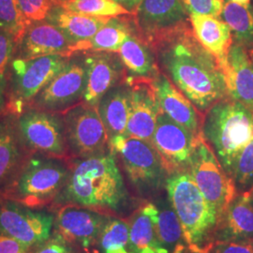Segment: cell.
Segmentation results:
<instances>
[{
    "mask_svg": "<svg viewBox=\"0 0 253 253\" xmlns=\"http://www.w3.org/2000/svg\"><path fill=\"white\" fill-rule=\"evenodd\" d=\"M249 50H253V48H252V49H249Z\"/></svg>",
    "mask_w": 253,
    "mask_h": 253,
    "instance_id": "cell-47",
    "label": "cell"
},
{
    "mask_svg": "<svg viewBox=\"0 0 253 253\" xmlns=\"http://www.w3.org/2000/svg\"><path fill=\"white\" fill-rule=\"evenodd\" d=\"M198 137L161 112L150 143L159 154L168 175L190 172L191 157Z\"/></svg>",
    "mask_w": 253,
    "mask_h": 253,
    "instance_id": "cell-14",
    "label": "cell"
},
{
    "mask_svg": "<svg viewBox=\"0 0 253 253\" xmlns=\"http://www.w3.org/2000/svg\"><path fill=\"white\" fill-rule=\"evenodd\" d=\"M249 50V49H248ZM250 51V54H251V55H252V57H253V50H249Z\"/></svg>",
    "mask_w": 253,
    "mask_h": 253,
    "instance_id": "cell-46",
    "label": "cell"
},
{
    "mask_svg": "<svg viewBox=\"0 0 253 253\" xmlns=\"http://www.w3.org/2000/svg\"><path fill=\"white\" fill-rule=\"evenodd\" d=\"M33 253H77V251L60 236L53 235L48 241L39 247Z\"/></svg>",
    "mask_w": 253,
    "mask_h": 253,
    "instance_id": "cell-39",
    "label": "cell"
},
{
    "mask_svg": "<svg viewBox=\"0 0 253 253\" xmlns=\"http://www.w3.org/2000/svg\"><path fill=\"white\" fill-rule=\"evenodd\" d=\"M109 19L77 13L54 5L46 20L58 27L73 46L94 36Z\"/></svg>",
    "mask_w": 253,
    "mask_h": 253,
    "instance_id": "cell-26",
    "label": "cell"
},
{
    "mask_svg": "<svg viewBox=\"0 0 253 253\" xmlns=\"http://www.w3.org/2000/svg\"><path fill=\"white\" fill-rule=\"evenodd\" d=\"M229 1H232L234 3L242 5V6H245V7H249L250 4H251V0H229Z\"/></svg>",
    "mask_w": 253,
    "mask_h": 253,
    "instance_id": "cell-43",
    "label": "cell"
},
{
    "mask_svg": "<svg viewBox=\"0 0 253 253\" xmlns=\"http://www.w3.org/2000/svg\"><path fill=\"white\" fill-rule=\"evenodd\" d=\"M97 107L109 141L116 136L126 135L129 118V92L126 81L108 91Z\"/></svg>",
    "mask_w": 253,
    "mask_h": 253,
    "instance_id": "cell-27",
    "label": "cell"
},
{
    "mask_svg": "<svg viewBox=\"0 0 253 253\" xmlns=\"http://www.w3.org/2000/svg\"><path fill=\"white\" fill-rule=\"evenodd\" d=\"M190 172L205 198L221 217L238 192L233 178L223 169L203 134L196 140Z\"/></svg>",
    "mask_w": 253,
    "mask_h": 253,
    "instance_id": "cell-9",
    "label": "cell"
},
{
    "mask_svg": "<svg viewBox=\"0 0 253 253\" xmlns=\"http://www.w3.org/2000/svg\"><path fill=\"white\" fill-rule=\"evenodd\" d=\"M61 114L71 159H86L108 153V133L97 106L81 101Z\"/></svg>",
    "mask_w": 253,
    "mask_h": 253,
    "instance_id": "cell-8",
    "label": "cell"
},
{
    "mask_svg": "<svg viewBox=\"0 0 253 253\" xmlns=\"http://www.w3.org/2000/svg\"><path fill=\"white\" fill-rule=\"evenodd\" d=\"M232 178L238 194L248 193L253 189V138L239 154Z\"/></svg>",
    "mask_w": 253,
    "mask_h": 253,
    "instance_id": "cell-34",
    "label": "cell"
},
{
    "mask_svg": "<svg viewBox=\"0 0 253 253\" xmlns=\"http://www.w3.org/2000/svg\"><path fill=\"white\" fill-rule=\"evenodd\" d=\"M70 160L32 154L17 177L0 196L33 209L52 206L69 178Z\"/></svg>",
    "mask_w": 253,
    "mask_h": 253,
    "instance_id": "cell-5",
    "label": "cell"
},
{
    "mask_svg": "<svg viewBox=\"0 0 253 253\" xmlns=\"http://www.w3.org/2000/svg\"><path fill=\"white\" fill-rule=\"evenodd\" d=\"M136 31L133 14L122 15L109 19L94 36L72 46L71 54L80 52H114Z\"/></svg>",
    "mask_w": 253,
    "mask_h": 253,
    "instance_id": "cell-23",
    "label": "cell"
},
{
    "mask_svg": "<svg viewBox=\"0 0 253 253\" xmlns=\"http://www.w3.org/2000/svg\"><path fill=\"white\" fill-rule=\"evenodd\" d=\"M133 19L138 36L148 45L190 25V14L181 0H142Z\"/></svg>",
    "mask_w": 253,
    "mask_h": 253,
    "instance_id": "cell-15",
    "label": "cell"
},
{
    "mask_svg": "<svg viewBox=\"0 0 253 253\" xmlns=\"http://www.w3.org/2000/svg\"><path fill=\"white\" fill-rule=\"evenodd\" d=\"M162 73L205 116L218 100L228 97L223 69L194 36L191 25L154 41Z\"/></svg>",
    "mask_w": 253,
    "mask_h": 253,
    "instance_id": "cell-1",
    "label": "cell"
},
{
    "mask_svg": "<svg viewBox=\"0 0 253 253\" xmlns=\"http://www.w3.org/2000/svg\"><path fill=\"white\" fill-rule=\"evenodd\" d=\"M202 134L232 177L236 160L253 138V111L226 97L204 116Z\"/></svg>",
    "mask_w": 253,
    "mask_h": 253,
    "instance_id": "cell-4",
    "label": "cell"
},
{
    "mask_svg": "<svg viewBox=\"0 0 253 253\" xmlns=\"http://www.w3.org/2000/svg\"><path fill=\"white\" fill-rule=\"evenodd\" d=\"M253 238V208L245 194H237L219 218L216 244Z\"/></svg>",
    "mask_w": 253,
    "mask_h": 253,
    "instance_id": "cell-25",
    "label": "cell"
},
{
    "mask_svg": "<svg viewBox=\"0 0 253 253\" xmlns=\"http://www.w3.org/2000/svg\"><path fill=\"white\" fill-rule=\"evenodd\" d=\"M121 7L126 9L130 14H134L142 0H114Z\"/></svg>",
    "mask_w": 253,
    "mask_h": 253,
    "instance_id": "cell-42",
    "label": "cell"
},
{
    "mask_svg": "<svg viewBox=\"0 0 253 253\" xmlns=\"http://www.w3.org/2000/svg\"><path fill=\"white\" fill-rule=\"evenodd\" d=\"M101 253H133L129 247V230L127 220L111 217L100 238Z\"/></svg>",
    "mask_w": 253,
    "mask_h": 253,
    "instance_id": "cell-31",
    "label": "cell"
},
{
    "mask_svg": "<svg viewBox=\"0 0 253 253\" xmlns=\"http://www.w3.org/2000/svg\"><path fill=\"white\" fill-rule=\"evenodd\" d=\"M0 253H33V251L11 237L0 235Z\"/></svg>",
    "mask_w": 253,
    "mask_h": 253,
    "instance_id": "cell-40",
    "label": "cell"
},
{
    "mask_svg": "<svg viewBox=\"0 0 253 253\" xmlns=\"http://www.w3.org/2000/svg\"><path fill=\"white\" fill-rule=\"evenodd\" d=\"M169 203L179 218L190 253H209L216 245L219 215L205 198L190 172L167 177Z\"/></svg>",
    "mask_w": 253,
    "mask_h": 253,
    "instance_id": "cell-3",
    "label": "cell"
},
{
    "mask_svg": "<svg viewBox=\"0 0 253 253\" xmlns=\"http://www.w3.org/2000/svg\"><path fill=\"white\" fill-rule=\"evenodd\" d=\"M221 67L228 97L253 111V60L248 48L234 42Z\"/></svg>",
    "mask_w": 253,
    "mask_h": 253,
    "instance_id": "cell-21",
    "label": "cell"
},
{
    "mask_svg": "<svg viewBox=\"0 0 253 253\" xmlns=\"http://www.w3.org/2000/svg\"><path fill=\"white\" fill-rule=\"evenodd\" d=\"M156 217V228L160 242L168 253H185L188 245L176 213L170 207L159 208ZM189 250V249H188Z\"/></svg>",
    "mask_w": 253,
    "mask_h": 253,
    "instance_id": "cell-29",
    "label": "cell"
},
{
    "mask_svg": "<svg viewBox=\"0 0 253 253\" xmlns=\"http://www.w3.org/2000/svg\"><path fill=\"white\" fill-rule=\"evenodd\" d=\"M19 6L29 23L46 20L54 0H18Z\"/></svg>",
    "mask_w": 253,
    "mask_h": 253,
    "instance_id": "cell-36",
    "label": "cell"
},
{
    "mask_svg": "<svg viewBox=\"0 0 253 253\" xmlns=\"http://www.w3.org/2000/svg\"><path fill=\"white\" fill-rule=\"evenodd\" d=\"M18 118L9 112L0 118V193L17 177L32 155L22 139Z\"/></svg>",
    "mask_w": 253,
    "mask_h": 253,
    "instance_id": "cell-18",
    "label": "cell"
},
{
    "mask_svg": "<svg viewBox=\"0 0 253 253\" xmlns=\"http://www.w3.org/2000/svg\"><path fill=\"white\" fill-rule=\"evenodd\" d=\"M110 150L118 156L126 177L140 191L159 190L169 176L151 143L126 135L109 141Z\"/></svg>",
    "mask_w": 253,
    "mask_h": 253,
    "instance_id": "cell-7",
    "label": "cell"
},
{
    "mask_svg": "<svg viewBox=\"0 0 253 253\" xmlns=\"http://www.w3.org/2000/svg\"><path fill=\"white\" fill-rule=\"evenodd\" d=\"M16 42L13 37L0 29V74H6L13 58Z\"/></svg>",
    "mask_w": 253,
    "mask_h": 253,
    "instance_id": "cell-37",
    "label": "cell"
},
{
    "mask_svg": "<svg viewBox=\"0 0 253 253\" xmlns=\"http://www.w3.org/2000/svg\"><path fill=\"white\" fill-rule=\"evenodd\" d=\"M190 22L197 41L217 58L220 65L224 63L234 43L230 27L220 19L200 14L190 15Z\"/></svg>",
    "mask_w": 253,
    "mask_h": 253,
    "instance_id": "cell-24",
    "label": "cell"
},
{
    "mask_svg": "<svg viewBox=\"0 0 253 253\" xmlns=\"http://www.w3.org/2000/svg\"></svg>",
    "mask_w": 253,
    "mask_h": 253,
    "instance_id": "cell-48",
    "label": "cell"
},
{
    "mask_svg": "<svg viewBox=\"0 0 253 253\" xmlns=\"http://www.w3.org/2000/svg\"><path fill=\"white\" fill-rule=\"evenodd\" d=\"M86 65V85L83 101L98 106L102 97L126 81L125 67L118 53L114 52H82Z\"/></svg>",
    "mask_w": 253,
    "mask_h": 253,
    "instance_id": "cell-17",
    "label": "cell"
},
{
    "mask_svg": "<svg viewBox=\"0 0 253 253\" xmlns=\"http://www.w3.org/2000/svg\"><path fill=\"white\" fill-rule=\"evenodd\" d=\"M70 56L53 54L31 59L13 57L7 71L5 112L20 116L37 95L59 73Z\"/></svg>",
    "mask_w": 253,
    "mask_h": 253,
    "instance_id": "cell-6",
    "label": "cell"
},
{
    "mask_svg": "<svg viewBox=\"0 0 253 253\" xmlns=\"http://www.w3.org/2000/svg\"><path fill=\"white\" fill-rule=\"evenodd\" d=\"M154 84L163 113L195 137L202 135L204 116L191 101L162 72L154 78Z\"/></svg>",
    "mask_w": 253,
    "mask_h": 253,
    "instance_id": "cell-20",
    "label": "cell"
},
{
    "mask_svg": "<svg viewBox=\"0 0 253 253\" xmlns=\"http://www.w3.org/2000/svg\"><path fill=\"white\" fill-rule=\"evenodd\" d=\"M7 73L0 74V118L5 112L7 102Z\"/></svg>",
    "mask_w": 253,
    "mask_h": 253,
    "instance_id": "cell-41",
    "label": "cell"
},
{
    "mask_svg": "<svg viewBox=\"0 0 253 253\" xmlns=\"http://www.w3.org/2000/svg\"><path fill=\"white\" fill-rule=\"evenodd\" d=\"M70 175L53 208L75 205L119 217L128 203V193L113 151L86 159L70 160Z\"/></svg>",
    "mask_w": 253,
    "mask_h": 253,
    "instance_id": "cell-2",
    "label": "cell"
},
{
    "mask_svg": "<svg viewBox=\"0 0 253 253\" xmlns=\"http://www.w3.org/2000/svg\"><path fill=\"white\" fill-rule=\"evenodd\" d=\"M187 12L219 18L224 7V0H181Z\"/></svg>",
    "mask_w": 253,
    "mask_h": 253,
    "instance_id": "cell-35",
    "label": "cell"
},
{
    "mask_svg": "<svg viewBox=\"0 0 253 253\" xmlns=\"http://www.w3.org/2000/svg\"><path fill=\"white\" fill-rule=\"evenodd\" d=\"M18 124L22 139L31 153L71 159L61 113L27 108L19 116Z\"/></svg>",
    "mask_w": 253,
    "mask_h": 253,
    "instance_id": "cell-12",
    "label": "cell"
},
{
    "mask_svg": "<svg viewBox=\"0 0 253 253\" xmlns=\"http://www.w3.org/2000/svg\"><path fill=\"white\" fill-rule=\"evenodd\" d=\"M129 92V118L126 135L151 142L162 112L154 78L126 75Z\"/></svg>",
    "mask_w": 253,
    "mask_h": 253,
    "instance_id": "cell-16",
    "label": "cell"
},
{
    "mask_svg": "<svg viewBox=\"0 0 253 253\" xmlns=\"http://www.w3.org/2000/svg\"><path fill=\"white\" fill-rule=\"evenodd\" d=\"M118 54L129 76L155 78L161 73L153 50L136 31L126 38Z\"/></svg>",
    "mask_w": 253,
    "mask_h": 253,
    "instance_id": "cell-28",
    "label": "cell"
},
{
    "mask_svg": "<svg viewBox=\"0 0 253 253\" xmlns=\"http://www.w3.org/2000/svg\"><path fill=\"white\" fill-rule=\"evenodd\" d=\"M245 195L248 197V199L250 201V203H251V205L253 206V189L251 190L250 192H248V193H244Z\"/></svg>",
    "mask_w": 253,
    "mask_h": 253,
    "instance_id": "cell-44",
    "label": "cell"
},
{
    "mask_svg": "<svg viewBox=\"0 0 253 253\" xmlns=\"http://www.w3.org/2000/svg\"><path fill=\"white\" fill-rule=\"evenodd\" d=\"M29 22L19 6L18 0H0V29L13 37L16 45Z\"/></svg>",
    "mask_w": 253,
    "mask_h": 253,
    "instance_id": "cell-33",
    "label": "cell"
},
{
    "mask_svg": "<svg viewBox=\"0 0 253 253\" xmlns=\"http://www.w3.org/2000/svg\"><path fill=\"white\" fill-rule=\"evenodd\" d=\"M209 253H253V238L217 243Z\"/></svg>",
    "mask_w": 253,
    "mask_h": 253,
    "instance_id": "cell-38",
    "label": "cell"
},
{
    "mask_svg": "<svg viewBox=\"0 0 253 253\" xmlns=\"http://www.w3.org/2000/svg\"><path fill=\"white\" fill-rule=\"evenodd\" d=\"M59 5L77 13L102 18L130 14L114 0H66Z\"/></svg>",
    "mask_w": 253,
    "mask_h": 253,
    "instance_id": "cell-32",
    "label": "cell"
},
{
    "mask_svg": "<svg viewBox=\"0 0 253 253\" xmlns=\"http://www.w3.org/2000/svg\"><path fill=\"white\" fill-rule=\"evenodd\" d=\"M84 53L72 54L63 69L49 82L27 108L63 113L83 101L86 85Z\"/></svg>",
    "mask_w": 253,
    "mask_h": 253,
    "instance_id": "cell-11",
    "label": "cell"
},
{
    "mask_svg": "<svg viewBox=\"0 0 253 253\" xmlns=\"http://www.w3.org/2000/svg\"><path fill=\"white\" fill-rule=\"evenodd\" d=\"M54 233L78 252L92 253L99 248L101 233L110 217L75 205L54 208Z\"/></svg>",
    "mask_w": 253,
    "mask_h": 253,
    "instance_id": "cell-13",
    "label": "cell"
},
{
    "mask_svg": "<svg viewBox=\"0 0 253 253\" xmlns=\"http://www.w3.org/2000/svg\"><path fill=\"white\" fill-rule=\"evenodd\" d=\"M54 223L53 213L0 196V235L17 240L31 251H36L52 237Z\"/></svg>",
    "mask_w": 253,
    "mask_h": 253,
    "instance_id": "cell-10",
    "label": "cell"
},
{
    "mask_svg": "<svg viewBox=\"0 0 253 253\" xmlns=\"http://www.w3.org/2000/svg\"><path fill=\"white\" fill-rule=\"evenodd\" d=\"M220 17L231 28L234 42L248 49L253 48V12L249 7L228 0Z\"/></svg>",
    "mask_w": 253,
    "mask_h": 253,
    "instance_id": "cell-30",
    "label": "cell"
},
{
    "mask_svg": "<svg viewBox=\"0 0 253 253\" xmlns=\"http://www.w3.org/2000/svg\"><path fill=\"white\" fill-rule=\"evenodd\" d=\"M159 208L153 203H145L127 220L129 247L133 253H168L163 248L156 228Z\"/></svg>",
    "mask_w": 253,
    "mask_h": 253,
    "instance_id": "cell-22",
    "label": "cell"
},
{
    "mask_svg": "<svg viewBox=\"0 0 253 253\" xmlns=\"http://www.w3.org/2000/svg\"><path fill=\"white\" fill-rule=\"evenodd\" d=\"M72 46L63 32L47 20L31 22L15 47L13 57L31 59L53 54L71 56Z\"/></svg>",
    "mask_w": 253,
    "mask_h": 253,
    "instance_id": "cell-19",
    "label": "cell"
},
{
    "mask_svg": "<svg viewBox=\"0 0 253 253\" xmlns=\"http://www.w3.org/2000/svg\"><path fill=\"white\" fill-rule=\"evenodd\" d=\"M64 1H66V0H54V4L55 5H59L60 3H62Z\"/></svg>",
    "mask_w": 253,
    "mask_h": 253,
    "instance_id": "cell-45",
    "label": "cell"
}]
</instances>
